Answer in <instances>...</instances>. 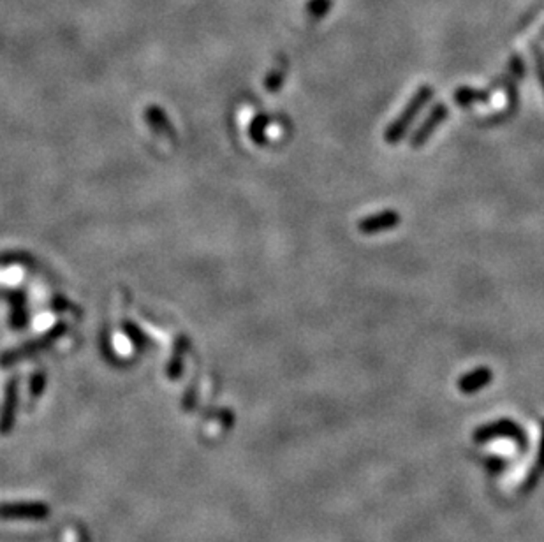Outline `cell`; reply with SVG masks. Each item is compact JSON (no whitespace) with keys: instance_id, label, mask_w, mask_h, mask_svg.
Returning <instances> with one entry per match:
<instances>
[{"instance_id":"obj_15","label":"cell","mask_w":544,"mask_h":542,"mask_svg":"<svg viewBox=\"0 0 544 542\" xmlns=\"http://www.w3.org/2000/svg\"><path fill=\"white\" fill-rule=\"evenodd\" d=\"M511 69H513L514 76H517L518 80H521V78L525 76V66L521 56H513V60H511Z\"/></svg>"},{"instance_id":"obj_4","label":"cell","mask_w":544,"mask_h":542,"mask_svg":"<svg viewBox=\"0 0 544 542\" xmlns=\"http://www.w3.org/2000/svg\"><path fill=\"white\" fill-rule=\"evenodd\" d=\"M49 516L44 502H4L0 504V519H32L41 522Z\"/></svg>"},{"instance_id":"obj_3","label":"cell","mask_w":544,"mask_h":542,"mask_svg":"<svg viewBox=\"0 0 544 542\" xmlns=\"http://www.w3.org/2000/svg\"><path fill=\"white\" fill-rule=\"evenodd\" d=\"M63 331H66V326L58 324L56 328H53L51 331H48L46 335H42V336H37V338H34L32 342L23 343V345L16 347V349H13V350H6V352L0 356V364H2V367H9V364L18 363V361L27 359V357H32L34 354H37L39 350H42V349H46V347L51 345V343L55 342V340L58 338V336L62 335Z\"/></svg>"},{"instance_id":"obj_12","label":"cell","mask_w":544,"mask_h":542,"mask_svg":"<svg viewBox=\"0 0 544 542\" xmlns=\"http://www.w3.org/2000/svg\"><path fill=\"white\" fill-rule=\"evenodd\" d=\"M147 120L150 125L155 127V130H157V133H162V134L171 133V125H169L166 115L161 111V109L155 108V106L154 108L147 109Z\"/></svg>"},{"instance_id":"obj_1","label":"cell","mask_w":544,"mask_h":542,"mask_svg":"<svg viewBox=\"0 0 544 542\" xmlns=\"http://www.w3.org/2000/svg\"><path fill=\"white\" fill-rule=\"evenodd\" d=\"M433 97V88L430 85H421L418 90L414 92L409 102L405 104V108L402 109L400 115L386 127L384 130V141L388 144H398L405 137V134L409 133V129L412 127L414 120L418 118L419 113L425 109V106L432 101Z\"/></svg>"},{"instance_id":"obj_17","label":"cell","mask_w":544,"mask_h":542,"mask_svg":"<svg viewBox=\"0 0 544 542\" xmlns=\"http://www.w3.org/2000/svg\"><path fill=\"white\" fill-rule=\"evenodd\" d=\"M127 331H129L130 338H132V342L136 343V345H143V343H144V340H147V338H144V336L141 335V331H140V329L132 328V324H127Z\"/></svg>"},{"instance_id":"obj_18","label":"cell","mask_w":544,"mask_h":542,"mask_svg":"<svg viewBox=\"0 0 544 542\" xmlns=\"http://www.w3.org/2000/svg\"><path fill=\"white\" fill-rule=\"evenodd\" d=\"M504 465H506V463H504L502 460H499V458H490L488 460V469L492 470V472H500V470L504 469Z\"/></svg>"},{"instance_id":"obj_5","label":"cell","mask_w":544,"mask_h":542,"mask_svg":"<svg viewBox=\"0 0 544 542\" xmlns=\"http://www.w3.org/2000/svg\"><path fill=\"white\" fill-rule=\"evenodd\" d=\"M447 115H450V109H447L446 104H443V102L433 104V108L430 109L426 118L419 123V127L414 130V134H412L411 147L414 148V150L425 147L430 137L433 136V133L439 129V125H443V123L446 122Z\"/></svg>"},{"instance_id":"obj_2","label":"cell","mask_w":544,"mask_h":542,"mask_svg":"<svg viewBox=\"0 0 544 542\" xmlns=\"http://www.w3.org/2000/svg\"><path fill=\"white\" fill-rule=\"evenodd\" d=\"M476 444H486L495 438H509V441L517 442L521 449H527V435H525L524 428L513 419H497L493 423H486L479 426L478 430L472 433Z\"/></svg>"},{"instance_id":"obj_10","label":"cell","mask_w":544,"mask_h":542,"mask_svg":"<svg viewBox=\"0 0 544 542\" xmlns=\"http://www.w3.org/2000/svg\"><path fill=\"white\" fill-rule=\"evenodd\" d=\"M187 338L185 336H178L175 342V352H173L171 361L168 363V377L169 378H178L183 374V354L187 350Z\"/></svg>"},{"instance_id":"obj_8","label":"cell","mask_w":544,"mask_h":542,"mask_svg":"<svg viewBox=\"0 0 544 542\" xmlns=\"http://www.w3.org/2000/svg\"><path fill=\"white\" fill-rule=\"evenodd\" d=\"M493 381V371L488 367H478L474 370L467 371L465 375H462L458 378L457 386L458 391H462L464 395H474V393L483 391L486 386H490V382Z\"/></svg>"},{"instance_id":"obj_14","label":"cell","mask_w":544,"mask_h":542,"mask_svg":"<svg viewBox=\"0 0 544 542\" xmlns=\"http://www.w3.org/2000/svg\"><path fill=\"white\" fill-rule=\"evenodd\" d=\"M264 83H266V88L270 92H278L282 88V83H284V73L282 70H273L271 74H268Z\"/></svg>"},{"instance_id":"obj_9","label":"cell","mask_w":544,"mask_h":542,"mask_svg":"<svg viewBox=\"0 0 544 542\" xmlns=\"http://www.w3.org/2000/svg\"><path fill=\"white\" fill-rule=\"evenodd\" d=\"M492 101V92L476 90L472 87H460L455 92V102L460 108H469L472 104H488Z\"/></svg>"},{"instance_id":"obj_16","label":"cell","mask_w":544,"mask_h":542,"mask_svg":"<svg viewBox=\"0 0 544 542\" xmlns=\"http://www.w3.org/2000/svg\"><path fill=\"white\" fill-rule=\"evenodd\" d=\"M538 472H544V421L541 426V442H539L538 452Z\"/></svg>"},{"instance_id":"obj_19","label":"cell","mask_w":544,"mask_h":542,"mask_svg":"<svg viewBox=\"0 0 544 542\" xmlns=\"http://www.w3.org/2000/svg\"><path fill=\"white\" fill-rule=\"evenodd\" d=\"M74 541L76 542H90L88 541V534L83 526H76V536H74Z\"/></svg>"},{"instance_id":"obj_7","label":"cell","mask_w":544,"mask_h":542,"mask_svg":"<svg viewBox=\"0 0 544 542\" xmlns=\"http://www.w3.org/2000/svg\"><path fill=\"white\" fill-rule=\"evenodd\" d=\"M18 409V378H9L6 386V395H4L2 410H0V435L11 433L16 421Z\"/></svg>"},{"instance_id":"obj_6","label":"cell","mask_w":544,"mask_h":542,"mask_svg":"<svg viewBox=\"0 0 544 542\" xmlns=\"http://www.w3.org/2000/svg\"><path fill=\"white\" fill-rule=\"evenodd\" d=\"M402 215L397 210H383L377 211V214L369 215V217H363L358 222V231L361 235L373 236L381 235V233L393 231L400 226Z\"/></svg>"},{"instance_id":"obj_20","label":"cell","mask_w":544,"mask_h":542,"mask_svg":"<svg viewBox=\"0 0 544 542\" xmlns=\"http://www.w3.org/2000/svg\"><path fill=\"white\" fill-rule=\"evenodd\" d=\"M538 74H539V81H541V85H543V90H544V58L543 56H539L538 58Z\"/></svg>"},{"instance_id":"obj_11","label":"cell","mask_w":544,"mask_h":542,"mask_svg":"<svg viewBox=\"0 0 544 542\" xmlns=\"http://www.w3.org/2000/svg\"><path fill=\"white\" fill-rule=\"evenodd\" d=\"M268 127H270V118H268L266 115H257L256 118L252 120V123H250V129H249V136L252 137L254 143L259 144V147L266 144Z\"/></svg>"},{"instance_id":"obj_13","label":"cell","mask_w":544,"mask_h":542,"mask_svg":"<svg viewBox=\"0 0 544 542\" xmlns=\"http://www.w3.org/2000/svg\"><path fill=\"white\" fill-rule=\"evenodd\" d=\"M46 388V374L42 370H37L34 375H32L30 381V393L34 398H39L42 395Z\"/></svg>"}]
</instances>
